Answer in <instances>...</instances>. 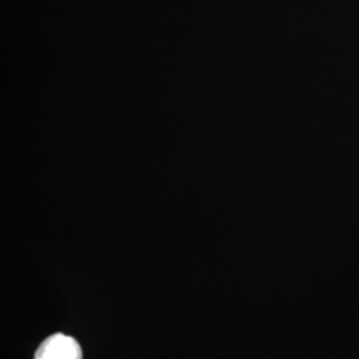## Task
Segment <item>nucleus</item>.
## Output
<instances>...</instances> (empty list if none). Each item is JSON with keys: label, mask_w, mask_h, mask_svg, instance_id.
I'll return each mask as SVG.
<instances>
[{"label": "nucleus", "mask_w": 359, "mask_h": 359, "mask_svg": "<svg viewBox=\"0 0 359 359\" xmlns=\"http://www.w3.org/2000/svg\"><path fill=\"white\" fill-rule=\"evenodd\" d=\"M35 359H83V351L75 338L56 333L40 344Z\"/></svg>", "instance_id": "f257e3e1"}]
</instances>
